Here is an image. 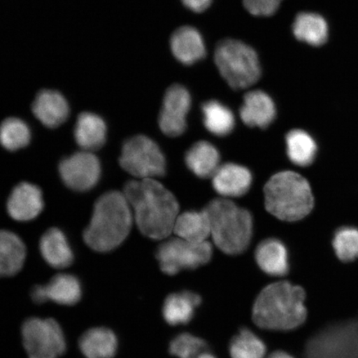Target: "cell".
<instances>
[{
  "instance_id": "1",
  "label": "cell",
  "mask_w": 358,
  "mask_h": 358,
  "mask_svg": "<svg viewBox=\"0 0 358 358\" xmlns=\"http://www.w3.org/2000/svg\"><path fill=\"white\" fill-rule=\"evenodd\" d=\"M123 194L143 235L153 240H163L172 234L179 205L166 187L153 178L140 179L128 182Z\"/></svg>"
},
{
  "instance_id": "2",
  "label": "cell",
  "mask_w": 358,
  "mask_h": 358,
  "mask_svg": "<svg viewBox=\"0 0 358 358\" xmlns=\"http://www.w3.org/2000/svg\"><path fill=\"white\" fill-rule=\"evenodd\" d=\"M306 292L288 281L275 282L264 288L254 303L252 319L259 328L290 331L301 327L307 317Z\"/></svg>"
},
{
  "instance_id": "3",
  "label": "cell",
  "mask_w": 358,
  "mask_h": 358,
  "mask_svg": "<svg viewBox=\"0 0 358 358\" xmlns=\"http://www.w3.org/2000/svg\"><path fill=\"white\" fill-rule=\"evenodd\" d=\"M133 213L122 192L112 191L98 199L91 222L83 234L85 243L97 252L119 248L131 232Z\"/></svg>"
},
{
  "instance_id": "4",
  "label": "cell",
  "mask_w": 358,
  "mask_h": 358,
  "mask_svg": "<svg viewBox=\"0 0 358 358\" xmlns=\"http://www.w3.org/2000/svg\"><path fill=\"white\" fill-rule=\"evenodd\" d=\"M215 245L231 256L243 253L252 240V215L228 199L210 201L205 208Z\"/></svg>"
},
{
  "instance_id": "5",
  "label": "cell",
  "mask_w": 358,
  "mask_h": 358,
  "mask_svg": "<svg viewBox=\"0 0 358 358\" xmlns=\"http://www.w3.org/2000/svg\"><path fill=\"white\" fill-rule=\"evenodd\" d=\"M264 192L267 211L282 221L301 220L310 213L315 204L310 183L292 171L275 174Z\"/></svg>"
},
{
  "instance_id": "6",
  "label": "cell",
  "mask_w": 358,
  "mask_h": 358,
  "mask_svg": "<svg viewBox=\"0 0 358 358\" xmlns=\"http://www.w3.org/2000/svg\"><path fill=\"white\" fill-rule=\"evenodd\" d=\"M214 62L219 73L232 89L244 90L256 84L262 76L257 52L240 40L227 38L218 43Z\"/></svg>"
},
{
  "instance_id": "7",
  "label": "cell",
  "mask_w": 358,
  "mask_h": 358,
  "mask_svg": "<svg viewBox=\"0 0 358 358\" xmlns=\"http://www.w3.org/2000/svg\"><path fill=\"white\" fill-rule=\"evenodd\" d=\"M304 358H358V320L327 327L313 336Z\"/></svg>"
},
{
  "instance_id": "8",
  "label": "cell",
  "mask_w": 358,
  "mask_h": 358,
  "mask_svg": "<svg viewBox=\"0 0 358 358\" xmlns=\"http://www.w3.org/2000/svg\"><path fill=\"white\" fill-rule=\"evenodd\" d=\"M120 164L125 171L140 179L164 176L166 170L163 152L153 140L145 136H136L124 141Z\"/></svg>"
},
{
  "instance_id": "9",
  "label": "cell",
  "mask_w": 358,
  "mask_h": 358,
  "mask_svg": "<svg viewBox=\"0 0 358 358\" xmlns=\"http://www.w3.org/2000/svg\"><path fill=\"white\" fill-rule=\"evenodd\" d=\"M212 256L213 248L208 241L194 243L179 237L164 241L156 252L161 271L169 275L195 270L211 261Z\"/></svg>"
},
{
  "instance_id": "10",
  "label": "cell",
  "mask_w": 358,
  "mask_h": 358,
  "mask_svg": "<svg viewBox=\"0 0 358 358\" xmlns=\"http://www.w3.org/2000/svg\"><path fill=\"white\" fill-rule=\"evenodd\" d=\"M21 332L29 358H58L66 352L64 333L55 320L30 317L22 324Z\"/></svg>"
},
{
  "instance_id": "11",
  "label": "cell",
  "mask_w": 358,
  "mask_h": 358,
  "mask_svg": "<svg viewBox=\"0 0 358 358\" xmlns=\"http://www.w3.org/2000/svg\"><path fill=\"white\" fill-rule=\"evenodd\" d=\"M62 181L71 190H91L100 180L101 168L97 157L92 152H78L62 159L59 165Z\"/></svg>"
},
{
  "instance_id": "12",
  "label": "cell",
  "mask_w": 358,
  "mask_h": 358,
  "mask_svg": "<svg viewBox=\"0 0 358 358\" xmlns=\"http://www.w3.org/2000/svg\"><path fill=\"white\" fill-rule=\"evenodd\" d=\"M191 105L192 98L186 87L178 84L169 87L159 114L161 131L169 137H178L185 133Z\"/></svg>"
},
{
  "instance_id": "13",
  "label": "cell",
  "mask_w": 358,
  "mask_h": 358,
  "mask_svg": "<svg viewBox=\"0 0 358 358\" xmlns=\"http://www.w3.org/2000/svg\"><path fill=\"white\" fill-rule=\"evenodd\" d=\"M83 295V287L78 277L70 274H59L53 277L47 285H36L31 291L35 303L52 301L60 306H73Z\"/></svg>"
},
{
  "instance_id": "14",
  "label": "cell",
  "mask_w": 358,
  "mask_h": 358,
  "mask_svg": "<svg viewBox=\"0 0 358 358\" xmlns=\"http://www.w3.org/2000/svg\"><path fill=\"white\" fill-rule=\"evenodd\" d=\"M35 117L48 128H57L70 115V106L65 96L56 90L44 89L36 96L32 106Z\"/></svg>"
},
{
  "instance_id": "15",
  "label": "cell",
  "mask_w": 358,
  "mask_h": 358,
  "mask_svg": "<svg viewBox=\"0 0 358 358\" xmlns=\"http://www.w3.org/2000/svg\"><path fill=\"white\" fill-rule=\"evenodd\" d=\"M169 43L172 55L183 65H194L207 55L203 36L194 27L182 26L177 29Z\"/></svg>"
},
{
  "instance_id": "16",
  "label": "cell",
  "mask_w": 358,
  "mask_h": 358,
  "mask_svg": "<svg viewBox=\"0 0 358 358\" xmlns=\"http://www.w3.org/2000/svg\"><path fill=\"white\" fill-rule=\"evenodd\" d=\"M43 199L39 187L22 182L13 189L7 203L8 213L13 220L29 222L41 213Z\"/></svg>"
},
{
  "instance_id": "17",
  "label": "cell",
  "mask_w": 358,
  "mask_h": 358,
  "mask_svg": "<svg viewBox=\"0 0 358 358\" xmlns=\"http://www.w3.org/2000/svg\"><path fill=\"white\" fill-rule=\"evenodd\" d=\"M240 115L248 127L266 129L274 122L275 105L267 93L256 90L245 94Z\"/></svg>"
},
{
  "instance_id": "18",
  "label": "cell",
  "mask_w": 358,
  "mask_h": 358,
  "mask_svg": "<svg viewBox=\"0 0 358 358\" xmlns=\"http://www.w3.org/2000/svg\"><path fill=\"white\" fill-rule=\"evenodd\" d=\"M252 176L249 170L241 165H222L213 176V186L217 194L226 198L243 196L252 186Z\"/></svg>"
},
{
  "instance_id": "19",
  "label": "cell",
  "mask_w": 358,
  "mask_h": 358,
  "mask_svg": "<svg viewBox=\"0 0 358 358\" xmlns=\"http://www.w3.org/2000/svg\"><path fill=\"white\" fill-rule=\"evenodd\" d=\"M203 299L189 290L172 293L165 299L163 306L164 320L170 326L186 325L194 320Z\"/></svg>"
},
{
  "instance_id": "20",
  "label": "cell",
  "mask_w": 358,
  "mask_h": 358,
  "mask_svg": "<svg viewBox=\"0 0 358 358\" xmlns=\"http://www.w3.org/2000/svg\"><path fill=\"white\" fill-rule=\"evenodd\" d=\"M256 261L261 270L271 276H285L289 271L287 249L280 240L262 241L256 250Z\"/></svg>"
},
{
  "instance_id": "21",
  "label": "cell",
  "mask_w": 358,
  "mask_h": 358,
  "mask_svg": "<svg viewBox=\"0 0 358 358\" xmlns=\"http://www.w3.org/2000/svg\"><path fill=\"white\" fill-rule=\"evenodd\" d=\"M107 128L104 120L92 112L79 115L74 129L75 140L85 151L99 150L105 145Z\"/></svg>"
},
{
  "instance_id": "22",
  "label": "cell",
  "mask_w": 358,
  "mask_h": 358,
  "mask_svg": "<svg viewBox=\"0 0 358 358\" xmlns=\"http://www.w3.org/2000/svg\"><path fill=\"white\" fill-rule=\"evenodd\" d=\"M39 248L44 261L53 268H64L73 262L74 255L69 241L57 228L45 232L40 240Z\"/></svg>"
},
{
  "instance_id": "23",
  "label": "cell",
  "mask_w": 358,
  "mask_h": 358,
  "mask_svg": "<svg viewBox=\"0 0 358 358\" xmlns=\"http://www.w3.org/2000/svg\"><path fill=\"white\" fill-rule=\"evenodd\" d=\"M79 348L87 358H114L118 350V339L109 329L94 328L80 338Z\"/></svg>"
},
{
  "instance_id": "24",
  "label": "cell",
  "mask_w": 358,
  "mask_h": 358,
  "mask_svg": "<svg viewBox=\"0 0 358 358\" xmlns=\"http://www.w3.org/2000/svg\"><path fill=\"white\" fill-rule=\"evenodd\" d=\"M26 246L16 234L0 231V278L15 275L24 265Z\"/></svg>"
},
{
  "instance_id": "25",
  "label": "cell",
  "mask_w": 358,
  "mask_h": 358,
  "mask_svg": "<svg viewBox=\"0 0 358 358\" xmlns=\"http://www.w3.org/2000/svg\"><path fill=\"white\" fill-rule=\"evenodd\" d=\"M293 34L299 41L320 47L328 40L329 25L319 13L303 12L295 17Z\"/></svg>"
},
{
  "instance_id": "26",
  "label": "cell",
  "mask_w": 358,
  "mask_h": 358,
  "mask_svg": "<svg viewBox=\"0 0 358 358\" xmlns=\"http://www.w3.org/2000/svg\"><path fill=\"white\" fill-rule=\"evenodd\" d=\"M187 166L201 178H213L220 165V154L208 142L199 141L192 145L185 156Z\"/></svg>"
},
{
  "instance_id": "27",
  "label": "cell",
  "mask_w": 358,
  "mask_h": 358,
  "mask_svg": "<svg viewBox=\"0 0 358 358\" xmlns=\"http://www.w3.org/2000/svg\"><path fill=\"white\" fill-rule=\"evenodd\" d=\"M173 232L179 238L200 243L207 241L211 235V226L206 210L189 211L178 215Z\"/></svg>"
},
{
  "instance_id": "28",
  "label": "cell",
  "mask_w": 358,
  "mask_h": 358,
  "mask_svg": "<svg viewBox=\"0 0 358 358\" xmlns=\"http://www.w3.org/2000/svg\"><path fill=\"white\" fill-rule=\"evenodd\" d=\"M287 155L291 162L298 166L307 167L315 159L317 144L310 134L294 129L286 136Z\"/></svg>"
},
{
  "instance_id": "29",
  "label": "cell",
  "mask_w": 358,
  "mask_h": 358,
  "mask_svg": "<svg viewBox=\"0 0 358 358\" xmlns=\"http://www.w3.org/2000/svg\"><path fill=\"white\" fill-rule=\"evenodd\" d=\"M205 127L217 136H226L234 131L235 116L228 107L217 101H209L203 105Z\"/></svg>"
},
{
  "instance_id": "30",
  "label": "cell",
  "mask_w": 358,
  "mask_h": 358,
  "mask_svg": "<svg viewBox=\"0 0 358 358\" xmlns=\"http://www.w3.org/2000/svg\"><path fill=\"white\" fill-rule=\"evenodd\" d=\"M229 352L231 358H264L266 345L252 330L243 328L231 338Z\"/></svg>"
},
{
  "instance_id": "31",
  "label": "cell",
  "mask_w": 358,
  "mask_h": 358,
  "mask_svg": "<svg viewBox=\"0 0 358 358\" xmlns=\"http://www.w3.org/2000/svg\"><path fill=\"white\" fill-rule=\"evenodd\" d=\"M31 141V131L24 120L11 117L0 124V144L10 151H16L28 146Z\"/></svg>"
},
{
  "instance_id": "32",
  "label": "cell",
  "mask_w": 358,
  "mask_h": 358,
  "mask_svg": "<svg viewBox=\"0 0 358 358\" xmlns=\"http://www.w3.org/2000/svg\"><path fill=\"white\" fill-rule=\"evenodd\" d=\"M333 245L340 261H355L358 258V229L349 227L340 228L334 235Z\"/></svg>"
},
{
  "instance_id": "33",
  "label": "cell",
  "mask_w": 358,
  "mask_h": 358,
  "mask_svg": "<svg viewBox=\"0 0 358 358\" xmlns=\"http://www.w3.org/2000/svg\"><path fill=\"white\" fill-rule=\"evenodd\" d=\"M207 349L208 345L204 339L189 333H182L171 340L169 352L178 358H194Z\"/></svg>"
},
{
  "instance_id": "34",
  "label": "cell",
  "mask_w": 358,
  "mask_h": 358,
  "mask_svg": "<svg viewBox=\"0 0 358 358\" xmlns=\"http://www.w3.org/2000/svg\"><path fill=\"white\" fill-rule=\"evenodd\" d=\"M283 0H243L244 8L250 15L271 17L279 10Z\"/></svg>"
},
{
  "instance_id": "35",
  "label": "cell",
  "mask_w": 358,
  "mask_h": 358,
  "mask_svg": "<svg viewBox=\"0 0 358 358\" xmlns=\"http://www.w3.org/2000/svg\"><path fill=\"white\" fill-rule=\"evenodd\" d=\"M183 6L192 12L203 13L212 6L213 0H181Z\"/></svg>"
},
{
  "instance_id": "36",
  "label": "cell",
  "mask_w": 358,
  "mask_h": 358,
  "mask_svg": "<svg viewBox=\"0 0 358 358\" xmlns=\"http://www.w3.org/2000/svg\"><path fill=\"white\" fill-rule=\"evenodd\" d=\"M268 358H294V357L289 355L288 352H284V351H275L270 356H268Z\"/></svg>"
},
{
  "instance_id": "37",
  "label": "cell",
  "mask_w": 358,
  "mask_h": 358,
  "mask_svg": "<svg viewBox=\"0 0 358 358\" xmlns=\"http://www.w3.org/2000/svg\"><path fill=\"white\" fill-rule=\"evenodd\" d=\"M194 358H217L216 355L211 351H209L208 349L203 352L199 353L198 356L194 357Z\"/></svg>"
}]
</instances>
